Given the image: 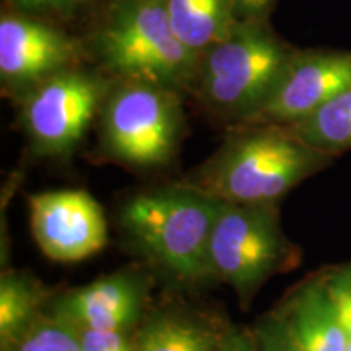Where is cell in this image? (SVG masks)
I'll use <instances>...</instances> for the list:
<instances>
[{
    "instance_id": "6da1fadb",
    "label": "cell",
    "mask_w": 351,
    "mask_h": 351,
    "mask_svg": "<svg viewBox=\"0 0 351 351\" xmlns=\"http://www.w3.org/2000/svg\"><path fill=\"white\" fill-rule=\"evenodd\" d=\"M223 200L197 187L140 194L122 208V225L145 252L184 278L212 275L208 247Z\"/></svg>"
},
{
    "instance_id": "7a4b0ae2",
    "label": "cell",
    "mask_w": 351,
    "mask_h": 351,
    "mask_svg": "<svg viewBox=\"0 0 351 351\" xmlns=\"http://www.w3.org/2000/svg\"><path fill=\"white\" fill-rule=\"evenodd\" d=\"M326 158L275 125L230 145L197 189L223 202L269 205L314 173Z\"/></svg>"
},
{
    "instance_id": "3957f363",
    "label": "cell",
    "mask_w": 351,
    "mask_h": 351,
    "mask_svg": "<svg viewBox=\"0 0 351 351\" xmlns=\"http://www.w3.org/2000/svg\"><path fill=\"white\" fill-rule=\"evenodd\" d=\"M99 46L108 67L130 82L173 90L197 67V52L176 36L165 0H125L104 26Z\"/></svg>"
},
{
    "instance_id": "277c9868",
    "label": "cell",
    "mask_w": 351,
    "mask_h": 351,
    "mask_svg": "<svg viewBox=\"0 0 351 351\" xmlns=\"http://www.w3.org/2000/svg\"><path fill=\"white\" fill-rule=\"evenodd\" d=\"M291 54L257 26L236 25L230 36L208 49L202 72L205 99L245 117L265 101Z\"/></svg>"
},
{
    "instance_id": "5b68a950",
    "label": "cell",
    "mask_w": 351,
    "mask_h": 351,
    "mask_svg": "<svg viewBox=\"0 0 351 351\" xmlns=\"http://www.w3.org/2000/svg\"><path fill=\"white\" fill-rule=\"evenodd\" d=\"M287 254V241L269 205L223 202L210 238L212 275L247 296L280 269Z\"/></svg>"
},
{
    "instance_id": "8992f818",
    "label": "cell",
    "mask_w": 351,
    "mask_h": 351,
    "mask_svg": "<svg viewBox=\"0 0 351 351\" xmlns=\"http://www.w3.org/2000/svg\"><path fill=\"white\" fill-rule=\"evenodd\" d=\"M179 106L169 88L132 82L104 111V138L112 155L135 166L169 160L179 134Z\"/></svg>"
},
{
    "instance_id": "52a82bcc",
    "label": "cell",
    "mask_w": 351,
    "mask_h": 351,
    "mask_svg": "<svg viewBox=\"0 0 351 351\" xmlns=\"http://www.w3.org/2000/svg\"><path fill=\"white\" fill-rule=\"evenodd\" d=\"M101 96L98 78L80 72L56 73L26 99V129L43 152H67L83 137Z\"/></svg>"
},
{
    "instance_id": "ba28073f",
    "label": "cell",
    "mask_w": 351,
    "mask_h": 351,
    "mask_svg": "<svg viewBox=\"0 0 351 351\" xmlns=\"http://www.w3.org/2000/svg\"><path fill=\"white\" fill-rule=\"evenodd\" d=\"M350 85V52L291 54L274 90L247 119L278 127L293 125Z\"/></svg>"
},
{
    "instance_id": "9c48e42d",
    "label": "cell",
    "mask_w": 351,
    "mask_h": 351,
    "mask_svg": "<svg viewBox=\"0 0 351 351\" xmlns=\"http://www.w3.org/2000/svg\"><path fill=\"white\" fill-rule=\"evenodd\" d=\"M29 212L34 239L52 261H83L106 245L108 225L103 208L85 191L32 195Z\"/></svg>"
},
{
    "instance_id": "30bf717a",
    "label": "cell",
    "mask_w": 351,
    "mask_h": 351,
    "mask_svg": "<svg viewBox=\"0 0 351 351\" xmlns=\"http://www.w3.org/2000/svg\"><path fill=\"white\" fill-rule=\"evenodd\" d=\"M67 36L39 21L3 15L0 20V73L3 82L46 80L75 59Z\"/></svg>"
},
{
    "instance_id": "8fae6325",
    "label": "cell",
    "mask_w": 351,
    "mask_h": 351,
    "mask_svg": "<svg viewBox=\"0 0 351 351\" xmlns=\"http://www.w3.org/2000/svg\"><path fill=\"white\" fill-rule=\"evenodd\" d=\"M140 295L130 276H106L62 298L57 302V317L78 328L122 330L137 319Z\"/></svg>"
},
{
    "instance_id": "7c38bea8",
    "label": "cell",
    "mask_w": 351,
    "mask_h": 351,
    "mask_svg": "<svg viewBox=\"0 0 351 351\" xmlns=\"http://www.w3.org/2000/svg\"><path fill=\"white\" fill-rule=\"evenodd\" d=\"M287 326L302 351H346L348 333L322 278L307 283L289 302Z\"/></svg>"
},
{
    "instance_id": "4fadbf2b",
    "label": "cell",
    "mask_w": 351,
    "mask_h": 351,
    "mask_svg": "<svg viewBox=\"0 0 351 351\" xmlns=\"http://www.w3.org/2000/svg\"><path fill=\"white\" fill-rule=\"evenodd\" d=\"M173 32L184 46L199 54L234 29L231 0H165Z\"/></svg>"
},
{
    "instance_id": "5bb4252c",
    "label": "cell",
    "mask_w": 351,
    "mask_h": 351,
    "mask_svg": "<svg viewBox=\"0 0 351 351\" xmlns=\"http://www.w3.org/2000/svg\"><path fill=\"white\" fill-rule=\"evenodd\" d=\"M324 155L351 148V85L296 124L283 127Z\"/></svg>"
},
{
    "instance_id": "9a60e30c",
    "label": "cell",
    "mask_w": 351,
    "mask_h": 351,
    "mask_svg": "<svg viewBox=\"0 0 351 351\" xmlns=\"http://www.w3.org/2000/svg\"><path fill=\"white\" fill-rule=\"evenodd\" d=\"M44 301V291L33 280L21 275L7 274L0 280V335L2 341L33 326V317Z\"/></svg>"
},
{
    "instance_id": "2e32d148",
    "label": "cell",
    "mask_w": 351,
    "mask_h": 351,
    "mask_svg": "<svg viewBox=\"0 0 351 351\" xmlns=\"http://www.w3.org/2000/svg\"><path fill=\"white\" fill-rule=\"evenodd\" d=\"M207 330L178 315H160L140 337L138 351H215Z\"/></svg>"
},
{
    "instance_id": "e0dca14e",
    "label": "cell",
    "mask_w": 351,
    "mask_h": 351,
    "mask_svg": "<svg viewBox=\"0 0 351 351\" xmlns=\"http://www.w3.org/2000/svg\"><path fill=\"white\" fill-rule=\"evenodd\" d=\"M15 351H82V345L75 327L56 317L33 324L21 333Z\"/></svg>"
},
{
    "instance_id": "ac0fdd59",
    "label": "cell",
    "mask_w": 351,
    "mask_h": 351,
    "mask_svg": "<svg viewBox=\"0 0 351 351\" xmlns=\"http://www.w3.org/2000/svg\"><path fill=\"white\" fill-rule=\"evenodd\" d=\"M324 287L335 306L341 326L351 335V265L340 267L322 276Z\"/></svg>"
},
{
    "instance_id": "d6986e66",
    "label": "cell",
    "mask_w": 351,
    "mask_h": 351,
    "mask_svg": "<svg viewBox=\"0 0 351 351\" xmlns=\"http://www.w3.org/2000/svg\"><path fill=\"white\" fill-rule=\"evenodd\" d=\"M82 351H135L121 330L80 328Z\"/></svg>"
},
{
    "instance_id": "ffe728a7",
    "label": "cell",
    "mask_w": 351,
    "mask_h": 351,
    "mask_svg": "<svg viewBox=\"0 0 351 351\" xmlns=\"http://www.w3.org/2000/svg\"><path fill=\"white\" fill-rule=\"evenodd\" d=\"M262 351H302L285 320L269 324L261 330Z\"/></svg>"
},
{
    "instance_id": "44dd1931",
    "label": "cell",
    "mask_w": 351,
    "mask_h": 351,
    "mask_svg": "<svg viewBox=\"0 0 351 351\" xmlns=\"http://www.w3.org/2000/svg\"><path fill=\"white\" fill-rule=\"evenodd\" d=\"M16 3L26 8H46V10H73L83 5L88 0H15Z\"/></svg>"
},
{
    "instance_id": "7402d4cb",
    "label": "cell",
    "mask_w": 351,
    "mask_h": 351,
    "mask_svg": "<svg viewBox=\"0 0 351 351\" xmlns=\"http://www.w3.org/2000/svg\"><path fill=\"white\" fill-rule=\"evenodd\" d=\"M234 10L247 16H258L269 8L271 0H231Z\"/></svg>"
},
{
    "instance_id": "603a6c76",
    "label": "cell",
    "mask_w": 351,
    "mask_h": 351,
    "mask_svg": "<svg viewBox=\"0 0 351 351\" xmlns=\"http://www.w3.org/2000/svg\"><path fill=\"white\" fill-rule=\"evenodd\" d=\"M215 351H258L243 335H230L215 346Z\"/></svg>"
},
{
    "instance_id": "cb8c5ba5",
    "label": "cell",
    "mask_w": 351,
    "mask_h": 351,
    "mask_svg": "<svg viewBox=\"0 0 351 351\" xmlns=\"http://www.w3.org/2000/svg\"><path fill=\"white\" fill-rule=\"evenodd\" d=\"M346 351H351V335L348 337V348H346Z\"/></svg>"
}]
</instances>
